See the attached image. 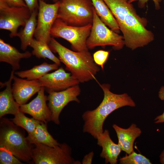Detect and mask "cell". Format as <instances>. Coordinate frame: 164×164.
Masks as SVG:
<instances>
[{
  "instance_id": "obj_6",
  "label": "cell",
  "mask_w": 164,
  "mask_h": 164,
  "mask_svg": "<svg viewBox=\"0 0 164 164\" xmlns=\"http://www.w3.org/2000/svg\"><path fill=\"white\" fill-rule=\"evenodd\" d=\"M92 23L85 26H77L69 25L59 18H56L51 29V36L61 38L70 43L73 50H88L86 41L91 30Z\"/></svg>"
},
{
  "instance_id": "obj_7",
  "label": "cell",
  "mask_w": 164,
  "mask_h": 164,
  "mask_svg": "<svg viewBox=\"0 0 164 164\" xmlns=\"http://www.w3.org/2000/svg\"><path fill=\"white\" fill-rule=\"evenodd\" d=\"M92 26L86 41L88 49L97 46L111 45L115 50L122 49L125 45L123 36L109 29L101 20L94 8Z\"/></svg>"
},
{
  "instance_id": "obj_16",
  "label": "cell",
  "mask_w": 164,
  "mask_h": 164,
  "mask_svg": "<svg viewBox=\"0 0 164 164\" xmlns=\"http://www.w3.org/2000/svg\"><path fill=\"white\" fill-rule=\"evenodd\" d=\"M14 71L12 70L9 80L3 84L6 86L4 90L0 92V118L5 115L11 114L15 115L19 111V105L14 98L11 83L14 76Z\"/></svg>"
},
{
  "instance_id": "obj_36",
  "label": "cell",
  "mask_w": 164,
  "mask_h": 164,
  "mask_svg": "<svg viewBox=\"0 0 164 164\" xmlns=\"http://www.w3.org/2000/svg\"><path fill=\"white\" fill-rule=\"evenodd\" d=\"M163 4H164V0H163Z\"/></svg>"
},
{
  "instance_id": "obj_18",
  "label": "cell",
  "mask_w": 164,
  "mask_h": 164,
  "mask_svg": "<svg viewBox=\"0 0 164 164\" xmlns=\"http://www.w3.org/2000/svg\"><path fill=\"white\" fill-rule=\"evenodd\" d=\"M32 55V53L29 51L20 53L15 47L0 39V61L9 64L13 70L19 69L21 60L29 58Z\"/></svg>"
},
{
  "instance_id": "obj_33",
  "label": "cell",
  "mask_w": 164,
  "mask_h": 164,
  "mask_svg": "<svg viewBox=\"0 0 164 164\" xmlns=\"http://www.w3.org/2000/svg\"><path fill=\"white\" fill-rule=\"evenodd\" d=\"M158 96L161 100L164 101V86L160 88Z\"/></svg>"
},
{
  "instance_id": "obj_29",
  "label": "cell",
  "mask_w": 164,
  "mask_h": 164,
  "mask_svg": "<svg viewBox=\"0 0 164 164\" xmlns=\"http://www.w3.org/2000/svg\"><path fill=\"white\" fill-rule=\"evenodd\" d=\"M27 7L31 13L33 11L38 10L39 0H24Z\"/></svg>"
},
{
  "instance_id": "obj_12",
  "label": "cell",
  "mask_w": 164,
  "mask_h": 164,
  "mask_svg": "<svg viewBox=\"0 0 164 164\" xmlns=\"http://www.w3.org/2000/svg\"><path fill=\"white\" fill-rule=\"evenodd\" d=\"M39 80L42 86L45 88L47 92L63 91L78 85L80 83L70 73L66 72L62 67L53 72L46 74Z\"/></svg>"
},
{
  "instance_id": "obj_23",
  "label": "cell",
  "mask_w": 164,
  "mask_h": 164,
  "mask_svg": "<svg viewBox=\"0 0 164 164\" xmlns=\"http://www.w3.org/2000/svg\"><path fill=\"white\" fill-rule=\"evenodd\" d=\"M29 46L33 49L32 54L37 58H48L59 66L60 65V59L53 54L47 44L33 39Z\"/></svg>"
},
{
  "instance_id": "obj_5",
  "label": "cell",
  "mask_w": 164,
  "mask_h": 164,
  "mask_svg": "<svg viewBox=\"0 0 164 164\" xmlns=\"http://www.w3.org/2000/svg\"><path fill=\"white\" fill-rule=\"evenodd\" d=\"M57 16L69 25L82 26L92 23L94 7L91 0H59Z\"/></svg>"
},
{
  "instance_id": "obj_20",
  "label": "cell",
  "mask_w": 164,
  "mask_h": 164,
  "mask_svg": "<svg viewBox=\"0 0 164 164\" xmlns=\"http://www.w3.org/2000/svg\"><path fill=\"white\" fill-rule=\"evenodd\" d=\"M38 10H36L31 13L30 16L23 28L18 33L17 36L19 38L21 41V48L23 51L26 50L33 39V36L37 25L36 17Z\"/></svg>"
},
{
  "instance_id": "obj_21",
  "label": "cell",
  "mask_w": 164,
  "mask_h": 164,
  "mask_svg": "<svg viewBox=\"0 0 164 164\" xmlns=\"http://www.w3.org/2000/svg\"><path fill=\"white\" fill-rule=\"evenodd\" d=\"M97 14L101 20L110 29L118 33L120 30L118 23L103 0H91Z\"/></svg>"
},
{
  "instance_id": "obj_13",
  "label": "cell",
  "mask_w": 164,
  "mask_h": 164,
  "mask_svg": "<svg viewBox=\"0 0 164 164\" xmlns=\"http://www.w3.org/2000/svg\"><path fill=\"white\" fill-rule=\"evenodd\" d=\"M44 91V87H42L34 99L28 104L20 106L19 111L47 124L51 121V113L46 103L47 97L45 94Z\"/></svg>"
},
{
  "instance_id": "obj_24",
  "label": "cell",
  "mask_w": 164,
  "mask_h": 164,
  "mask_svg": "<svg viewBox=\"0 0 164 164\" xmlns=\"http://www.w3.org/2000/svg\"><path fill=\"white\" fill-rule=\"evenodd\" d=\"M24 113L20 111L15 115L14 117L10 120L16 125L25 129L30 134L33 132L40 121L33 118L27 117Z\"/></svg>"
},
{
  "instance_id": "obj_22",
  "label": "cell",
  "mask_w": 164,
  "mask_h": 164,
  "mask_svg": "<svg viewBox=\"0 0 164 164\" xmlns=\"http://www.w3.org/2000/svg\"><path fill=\"white\" fill-rule=\"evenodd\" d=\"M59 66L55 63L49 64L44 62L39 65L34 66L30 69L16 72L15 74L19 77L26 78L28 80H39L49 72L56 70Z\"/></svg>"
},
{
  "instance_id": "obj_30",
  "label": "cell",
  "mask_w": 164,
  "mask_h": 164,
  "mask_svg": "<svg viewBox=\"0 0 164 164\" xmlns=\"http://www.w3.org/2000/svg\"><path fill=\"white\" fill-rule=\"evenodd\" d=\"M10 6L15 7H26L24 0H5Z\"/></svg>"
},
{
  "instance_id": "obj_35",
  "label": "cell",
  "mask_w": 164,
  "mask_h": 164,
  "mask_svg": "<svg viewBox=\"0 0 164 164\" xmlns=\"http://www.w3.org/2000/svg\"><path fill=\"white\" fill-rule=\"evenodd\" d=\"M53 0L55 1H56V2L59 1L58 0Z\"/></svg>"
},
{
  "instance_id": "obj_34",
  "label": "cell",
  "mask_w": 164,
  "mask_h": 164,
  "mask_svg": "<svg viewBox=\"0 0 164 164\" xmlns=\"http://www.w3.org/2000/svg\"><path fill=\"white\" fill-rule=\"evenodd\" d=\"M160 162L161 164H164V150L161 152L159 156Z\"/></svg>"
},
{
  "instance_id": "obj_17",
  "label": "cell",
  "mask_w": 164,
  "mask_h": 164,
  "mask_svg": "<svg viewBox=\"0 0 164 164\" xmlns=\"http://www.w3.org/2000/svg\"><path fill=\"white\" fill-rule=\"evenodd\" d=\"M97 139V144L102 148L100 156L105 159V163L117 164L121 150L119 145L112 140L108 130H105Z\"/></svg>"
},
{
  "instance_id": "obj_15",
  "label": "cell",
  "mask_w": 164,
  "mask_h": 164,
  "mask_svg": "<svg viewBox=\"0 0 164 164\" xmlns=\"http://www.w3.org/2000/svg\"><path fill=\"white\" fill-rule=\"evenodd\" d=\"M112 127L115 131L118 139V143L121 151L129 154L133 151V145L135 139L142 133L141 129L136 124L132 123L127 128H124L114 124Z\"/></svg>"
},
{
  "instance_id": "obj_14",
  "label": "cell",
  "mask_w": 164,
  "mask_h": 164,
  "mask_svg": "<svg viewBox=\"0 0 164 164\" xmlns=\"http://www.w3.org/2000/svg\"><path fill=\"white\" fill-rule=\"evenodd\" d=\"M12 91L14 99L19 105L25 104L42 86L39 80L23 79L14 76Z\"/></svg>"
},
{
  "instance_id": "obj_27",
  "label": "cell",
  "mask_w": 164,
  "mask_h": 164,
  "mask_svg": "<svg viewBox=\"0 0 164 164\" xmlns=\"http://www.w3.org/2000/svg\"><path fill=\"white\" fill-rule=\"evenodd\" d=\"M109 52L104 50H98L95 52L93 55V58L94 62L100 66L102 70L109 56Z\"/></svg>"
},
{
  "instance_id": "obj_4",
  "label": "cell",
  "mask_w": 164,
  "mask_h": 164,
  "mask_svg": "<svg viewBox=\"0 0 164 164\" xmlns=\"http://www.w3.org/2000/svg\"><path fill=\"white\" fill-rule=\"evenodd\" d=\"M0 147L7 149L24 162L32 160V144L19 126L10 119L3 117L0 121Z\"/></svg>"
},
{
  "instance_id": "obj_9",
  "label": "cell",
  "mask_w": 164,
  "mask_h": 164,
  "mask_svg": "<svg viewBox=\"0 0 164 164\" xmlns=\"http://www.w3.org/2000/svg\"><path fill=\"white\" fill-rule=\"evenodd\" d=\"M31 14L27 7L10 6L0 0V29L9 31L11 38L17 36L18 28L25 26Z\"/></svg>"
},
{
  "instance_id": "obj_31",
  "label": "cell",
  "mask_w": 164,
  "mask_h": 164,
  "mask_svg": "<svg viewBox=\"0 0 164 164\" xmlns=\"http://www.w3.org/2000/svg\"><path fill=\"white\" fill-rule=\"evenodd\" d=\"M94 155V153L91 152L86 155L82 161L83 164H90L92 163V159Z\"/></svg>"
},
{
  "instance_id": "obj_26",
  "label": "cell",
  "mask_w": 164,
  "mask_h": 164,
  "mask_svg": "<svg viewBox=\"0 0 164 164\" xmlns=\"http://www.w3.org/2000/svg\"><path fill=\"white\" fill-rule=\"evenodd\" d=\"M10 151L0 147V164H22L23 163Z\"/></svg>"
},
{
  "instance_id": "obj_2",
  "label": "cell",
  "mask_w": 164,
  "mask_h": 164,
  "mask_svg": "<svg viewBox=\"0 0 164 164\" xmlns=\"http://www.w3.org/2000/svg\"><path fill=\"white\" fill-rule=\"evenodd\" d=\"M99 85L104 93L102 101L96 108L87 111L82 115L84 121L83 132L90 134L96 139L103 132L104 121L111 113L124 106H136L134 101L127 94H117L112 93L108 84Z\"/></svg>"
},
{
  "instance_id": "obj_3",
  "label": "cell",
  "mask_w": 164,
  "mask_h": 164,
  "mask_svg": "<svg viewBox=\"0 0 164 164\" xmlns=\"http://www.w3.org/2000/svg\"><path fill=\"white\" fill-rule=\"evenodd\" d=\"M49 46L52 52L58 54L59 59L65 65L66 69L80 82L84 83L95 78L100 69L88 50H71L52 37Z\"/></svg>"
},
{
  "instance_id": "obj_8",
  "label": "cell",
  "mask_w": 164,
  "mask_h": 164,
  "mask_svg": "<svg viewBox=\"0 0 164 164\" xmlns=\"http://www.w3.org/2000/svg\"><path fill=\"white\" fill-rule=\"evenodd\" d=\"M32 150L33 162L35 164H79L71 156V149L67 144L54 147L43 144L35 145Z\"/></svg>"
},
{
  "instance_id": "obj_10",
  "label": "cell",
  "mask_w": 164,
  "mask_h": 164,
  "mask_svg": "<svg viewBox=\"0 0 164 164\" xmlns=\"http://www.w3.org/2000/svg\"><path fill=\"white\" fill-rule=\"evenodd\" d=\"M59 1L50 4L43 0H39L37 25L34 36L37 40L49 45L51 37L50 32L57 16Z\"/></svg>"
},
{
  "instance_id": "obj_1",
  "label": "cell",
  "mask_w": 164,
  "mask_h": 164,
  "mask_svg": "<svg viewBox=\"0 0 164 164\" xmlns=\"http://www.w3.org/2000/svg\"><path fill=\"white\" fill-rule=\"evenodd\" d=\"M103 0L115 19L127 47L134 50L154 40V34L146 28L147 19L138 15L128 0Z\"/></svg>"
},
{
  "instance_id": "obj_25",
  "label": "cell",
  "mask_w": 164,
  "mask_h": 164,
  "mask_svg": "<svg viewBox=\"0 0 164 164\" xmlns=\"http://www.w3.org/2000/svg\"><path fill=\"white\" fill-rule=\"evenodd\" d=\"M120 164H151L149 159L140 154H137L133 151L119 160Z\"/></svg>"
},
{
  "instance_id": "obj_11",
  "label": "cell",
  "mask_w": 164,
  "mask_h": 164,
  "mask_svg": "<svg viewBox=\"0 0 164 164\" xmlns=\"http://www.w3.org/2000/svg\"><path fill=\"white\" fill-rule=\"evenodd\" d=\"M80 92L78 85L59 91L48 92L49 95L47 101L51 113V121L56 124H59V117L61 111L71 101L80 103L77 97Z\"/></svg>"
},
{
  "instance_id": "obj_32",
  "label": "cell",
  "mask_w": 164,
  "mask_h": 164,
  "mask_svg": "<svg viewBox=\"0 0 164 164\" xmlns=\"http://www.w3.org/2000/svg\"><path fill=\"white\" fill-rule=\"evenodd\" d=\"M154 123L156 124L164 123V111L161 114L157 116L154 119Z\"/></svg>"
},
{
  "instance_id": "obj_19",
  "label": "cell",
  "mask_w": 164,
  "mask_h": 164,
  "mask_svg": "<svg viewBox=\"0 0 164 164\" xmlns=\"http://www.w3.org/2000/svg\"><path fill=\"white\" fill-rule=\"evenodd\" d=\"M31 144L36 145L43 144L51 147H54L59 144L49 132L47 124L41 122L38 124L33 133L26 137Z\"/></svg>"
},
{
  "instance_id": "obj_28",
  "label": "cell",
  "mask_w": 164,
  "mask_h": 164,
  "mask_svg": "<svg viewBox=\"0 0 164 164\" xmlns=\"http://www.w3.org/2000/svg\"><path fill=\"white\" fill-rule=\"evenodd\" d=\"M149 0H128V2L130 3L135 2H138V5L141 8H144L147 2ZM154 4L155 9L159 10L160 8V3L163 0H151Z\"/></svg>"
}]
</instances>
